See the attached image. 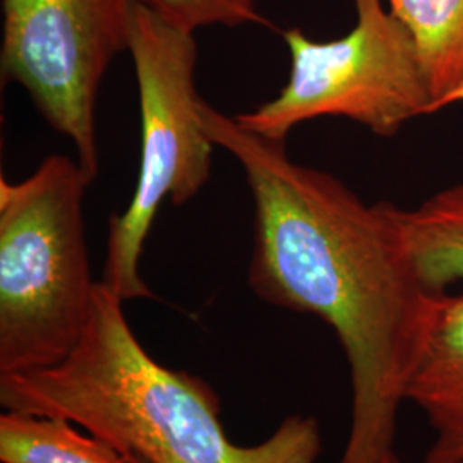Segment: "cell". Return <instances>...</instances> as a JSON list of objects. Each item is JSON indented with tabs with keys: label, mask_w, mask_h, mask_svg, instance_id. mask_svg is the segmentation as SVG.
I'll return each mask as SVG.
<instances>
[{
	"label": "cell",
	"mask_w": 463,
	"mask_h": 463,
	"mask_svg": "<svg viewBox=\"0 0 463 463\" xmlns=\"http://www.w3.org/2000/svg\"><path fill=\"white\" fill-rule=\"evenodd\" d=\"M381 463H400L398 462L397 453H392V455H388L384 460Z\"/></svg>",
	"instance_id": "13"
},
{
	"label": "cell",
	"mask_w": 463,
	"mask_h": 463,
	"mask_svg": "<svg viewBox=\"0 0 463 463\" xmlns=\"http://www.w3.org/2000/svg\"><path fill=\"white\" fill-rule=\"evenodd\" d=\"M357 21L345 36L316 42L298 28L281 32L290 52L288 81L277 99L233 116L250 133L285 143L319 117H345L378 136L430 116L432 95L409 30L381 0H354Z\"/></svg>",
	"instance_id": "5"
},
{
	"label": "cell",
	"mask_w": 463,
	"mask_h": 463,
	"mask_svg": "<svg viewBox=\"0 0 463 463\" xmlns=\"http://www.w3.org/2000/svg\"><path fill=\"white\" fill-rule=\"evenodd\" d=\"M215 146L242 166L254 204L248 283L254 296L317 316L350 373V430L338 463L397 453L398 412L436 298L420 279L392 203L367 204L328 172L300 165L285 143L242 129L204 99Z\"/></svg>",
	"instance_id": "1"
},
{
	"label": "cell",
	"mask_w": 463,
	"mask_h": 463,
	"mask_svg": "<svg viewBox=\"0 0 463 463\" xmlns=\"http://www.w3.org/2000/svg\"><path fill=\"white\" fill-rule=\"evenodd\" d=\"M455 103H463V88L462 90H458L455 95H451V97L448 99L447 105H445V107L455 105Z\"/></svg>",
	"instance_id": "12"
},
{
	"label": "cell",
	"mask_w": 463,
	"mask_h": 463,
	"mask_svg": "<svg viewBox=\"0 0 463 463\" xmlns=\"http://www.w3.org/2000/svg\"><path fill=\"white\" fill-rule=\"evenodd\" d=\"M128 52L139 93L141 160L128 208L109 223L101 280L122 302L155 298L139 275L151 225L165 199L183 206L206 185L215 146L201 120L194 33L133 2Z\"/></svg>",
	"instance_id": "4"
},
{
	"label": "cell",
	"mask_w": 463,
	"mask_h": 463,
	"mask_svg": "<svg viewBox=\"0 0 463 463\" xmlns=\"http://www.w3.org/2000/svg\"><path fill=\"white\" fill-rule=\"evenodd\" d=\"M64 417L5 411L0 415L2 463H131L95 434Z\"/></svg>",
	"instance_id": "10"
},
{
	"label": "cell",
	"mask_w": 463,
	"mask_h": 463,
	"mask_svg": "<svg viewBox=\"0 0 463 463\" xmlns=\"http://www.w3.org/2000/svg\"><path fill=\"white\" fill-rule=\"evenodd\" d=\"M398 218L420 279L432 292L463 283V183L438 191Z\"/></svg>",
	"instance_id": "9"
},
{
	"label": "cell",
	"mask_w": 463,
	"mask_h": 463,
	"mask_svg": "<svg viewBox=\"0 0 463 463\" xmlns=\"http://www.w3.org/2000/svg\"><path fill=\"white\" fill-rule=\"evenodd\" d=\"M428 420L422 463H463V290L436 298L430 331L405 386Z\"/></svg>",
	"instance_id": "7"
},
{
	"label": "cell",
	"mask_w": 463,
	"mask_h": 463,
	"mask_svg": "<svg viewBox=\"0 0 463 463\" xmlns=\"http://www.w3.org/2000/svg\"><path fill=\"white\" fill-rule=\"evenodd\" d=\"M148 7L151 13L162 17L168 24L196 33L206 26H246L256 24L271 28L256 0H134Z\"/></svg>",
	"instance_id": "11"
},
{
	"label": "cell",
	"mask_w": 463,
	"mask_h": 463,
	"mask_svg": "<svg viewBox=\"0 0 463 463\" xmlns=\"http://www.w3.org/2000/svg\"><path fill=\"white\" fill-rule=\"evenodd\" d=\"M122 300L99 281L83 336L59 364L0 376L5 411L64 417L146 463H315V417L290 415L254 447L232 443L215 390L156 363L139 344Z\"/></svg>",
	"instance_id": "2"
},
{
	"label": "cell",
	"mask_w": 463,
	"mask_h": 463,
	"mask_svg": "<svg viewBox=\"0 0 463 463\" xmlns=\"http://www.w3.org/2000/svg\"><path fill=\"white\" fill-rule=\"evenodd\" d=\"M128 458H129V462L131 463H146L145 460H141L139 457H136V455H126Z\"/></svg>",
	"instance_id": "14"
},
{
	"label": "cell",
	"mask_w": 463,
	"mask_h": 463,
	"mask_svg": "<svg viewBox=\"0 0 463 463\" xmlns=\"http://www.w3.org/2000/svg\"><path fill=\"white\" fill-rule=\"evenodd\" d=\"M409 30L432 95L430 114L463 88V0H388Z\"/></svg>",
	"instance_id": "8"
},
{
	"label": "cell",
	"mask_w": 463,
	"mask_h": 463,
	"mask_svg": "<svg viewBox=\"0 0 463 463\" xmlns=\"http://www.w3.org/2000/svg\"><path fill=\"white\" fill-rule=\"evenodd\" d=\"M134 0H2V83L21 84L84 172L99 174L97 99L128 50Z\"/></svg>",
	"instance_id": "6"
},
{
	"label": "cell",
	"mask_w": 463,
	"mask_h": 463,
	"mask_svg": "<svg viewBox=\"0 0 463 463\" xmlns=\"http://www.w3.org/2000/svg\"><path fill=\"white\" fill-rule=\"evenodd\" d=\"M91 181L67 155L0 179V376L59 364L83 336L99 287L84 231Z\"/></svg>",
	"instance_id": "3"
}]
</instances>
